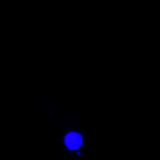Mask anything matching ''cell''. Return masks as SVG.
<instances>
[{
  "label": "cell",
  "mask_w": 160,
  "mask_h": 160,
  "mask_svg": "<svg viewBox=\"0 0 160 160\" xmlns=\"http://www.w3.org/2000/svg\"><path fill=\"white\" fill-rule=\"evenodd\" d=\"M65 142L69 149L74 150L78 149L82 143L81 135L76 132H71L66 136Z\"/></svg>",
  "instance_id": "1"
}]
</instances>
